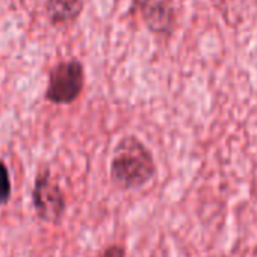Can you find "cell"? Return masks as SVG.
Listing matches in <instances>:
<instances>
[{"instance_id": "obj_7", "label": "cell", "mask_w": 257, "mask_h": 257, "mask_svg": "<svg viewBox=\"0 0 257 257\" xmlns=\"http://www.w3.org/2000/svg\"><path fill=\"white\" fill-rule=\"evenodd\" d=\"M98 257H125V248L119 243L107 245Z\"/></svg>"}, {"instance_id": "obj_5", "label": "cell", "mask_w": 257, "mask_h": 257, "mask_svg": "<svg viewBox=\"0 0 257 257\" xmlns=\"http://www.w3.org/2000/svg\"><path fill=\"white\" fill-rule=\"evenodd\" d=\"M83 10V0H47V14L53 25L74 22Z\"/></svg>"}, {"instance_id": "obj_6", "label": "cell", "mask_w": 257, "mask_h": 257, "mask_svg": "<svg viewBox=\"0 0 257 257\" xmlns=\"http://www.w3.org/2000/svg\"><path fill=\"white\" fill-rule=\"evenodd\" d=\"M13 186L10 179V171L7 165L0 161V204H7L11 198Z\"/></svg>"}, {"instance_id": "obj_4", "label": "cell", "mask_w": 257, "mask_h": 257, "mask_svg": "<svg viewBox=\"0 0 257 257\" xmlns=\"http://www.w3.org/2000/svg\"><path fill=\"white\" fill-rule=\"evenodd\" d=\"M135 10L156 34H165L173 25V10L168 0H134Z\"/></svg>"}, {"instance_id": "obj_2", "label": "cell", "mask_w": 257, "mask_h": 257, "mask_svg": "<svg viewBox=\"0 0 257 257\" xmlns=\"http://www.w3.org/2000/svg\"><path fill=\"white\" fill-rule=\"evenodd\" d=\"M83 85L85 73L79 61L59 62L50 71L46 98L55 104H70L80 95Z\"/></svg>"}, {"instance_id": "obj_1", "label": "cell", "mask_w": 257, "mask_h": 257, "mask_svg": "<svg viewBox=\"0 0 257 257\" xmlns=\"http://www.w3.org/2000/svg\"><path fill=\"white\" fill-rule=\"evenodd\" d=\"M156 173L150 150L135 137L122 138L112 155L110 179L121 189H138L149 183Z\"/></svg>"}, {"instance_id": "obj_3", "label": "cell", "mask_w": 257, "mask_h": 257, "mask_svg": "<svg viewBox=\"0 0 257 257\" xmlns=\"http://www.w3.org/2000/svg\"><path fill=\"white\" fill-rule=\"evenodd\" d=\"M32 203L37 216L47 224H61L65 215V195L59 185L52 179L49 171H43L37 176Z\"/></svg>"}]
</instances>
